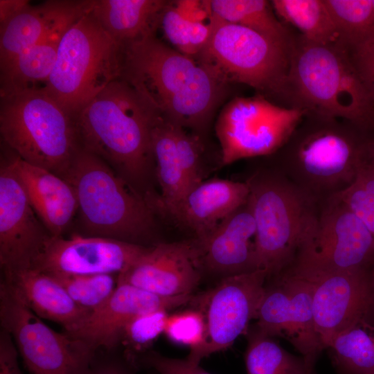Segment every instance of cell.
<instances>
[{
    "instance_id": "obj_35",
    "label": "cell",
    "mask_w": 374,
    "mask_h": 374,
    "mask_svg": "<svg viewBox=\"0 0 374 374\" xmlns=\"http://www.w3.org/2000/svg\"><path fill=\"white\" fill-rule=\"evenodd\" d=\"M374 236V164L366 156L353 182L335 195Z\"/></svg>"
},
{
    "instance_id": "obj_27",
    "label": "cell",
    "mask_w": 374,
    "mask_h": 374,
    "mask_svg": "<svg viewBox=\"0 0 374 374\" xmlns=\"http://www.w3.org/2000/svg\"><path fill=\"white\" fill-rule=\"evenodd\" d=\"M276 276L283 280L290 295L292 314V337L290 342L303 357L316 362L323 348L314 328L312 283L305 277L288 269Z\"/></svg>"
},
{
    "instance_id": "obj_13",
    "label": "cell",
    "mask_w": 374,
    "mask_h": 374,
    "mask_svg": "<svg viewBox=\"0 0 374 374\" xmlns=\"http://www.w3.org/2000/svg\"><path fill=\"white\" fill-rule=\"evenodd\" d=\"M267 273L262 269L225 276L214 288L189 303L204 315L206 326L204 345L187 359L199 364L209 355L229 347L255 319Z\"/></svg>"
},
{
    "instance_id": "obj_38",
    "label": "cell",
    "mask_w": 374,
    "mask_h": 374,
    "mask_svg": "<svg viewBox=\"0 0 374 374\" xmlns=\"http://www.w3.org/2000/svg\"><path fill=\"white\" fill-rule=\"evenodd\" d=\"M167 312L161 310L137 317L127 326L123 338L136 348L148 346L164 332L169 316Z\"/></svg>"
},
{
    "instance_id": "obj_1",
    "label": "cell",
    "mask_w": 374,
    "mask_h": 374,
    "mask_svg": "<svg viewBox=\"0 0 374 374\" xmlns=\"http://www.w3.org/2000/svg\"><path fill=\"white\" fill-rule=\"evenodd\" d=\"M121 78L159 114L202 138L229 86L156 34L123 46Z\"/></svg>"
},
{
    "instance_id": "obj_46",
    "label": "cell",
    "mask_w": 374,
    "mask_h": 374,
    "mask_svg": "<svg viewBox=\"0 0 374 374\" xmlns=\"http://www.w3.org/2000/svg\"><path fill=\"white\" fill-rule=\"evenodd\" d=\"M30 6L27 0H0V26Z\"/></svg>"
},
{
    "instance_id": "obj_37",
    "label": "cell",
    "mask_w": 374,
    "mask_h": 374,
    "mask_svg": "<svg viewBox=\"0 0 374 374\" xmlns=\"http://www.w3.org/2000/svg\"><path fill=\"white\" fill-rule=\"evenodd\" d=\"M164 333L172 342L187 346L189 354L198 351L205 344L206 326L203 314L192 309L169 315Z\"/></svg>"
},
{
    "instance_id": "obj_10",
    "label": "cell",
    "mask_w": 374,
    "mask_h": 374,
    "mask_svg": "<svg viewBox=\"0 0 374 374\" xmlns=\"http://www.w3.org/2000/svg\"><path fill=\"white\" fill-rule=\"evenodd\" d=\"M0 323L31 373H89L96 351L83 341L48 327L2 281Z\"/></svg>"
},
{
    "instance_id": "obj_29",
    "label": "cell",
    "mask_w": 374,
    "mask_h": 374,
    "mask_svg": "<svg viewBox=\"0 0 374 374\" xmlns=\"http://www.w3.org/2000/svg\"><path fill=\"white\" fill-rule=\"evenodd\" d=\"M326 349L338 374H374V323L363 317L337 335Z\"/></svg>"
},
{
    "instance_id": "obj_22",
    "label": "cell",
    "mask_w": 374,
    "mask_h": 374,
    "mask_svg": "<svg viewBox=\"0 0 374 374\" xmlns=\"http://www.w3.org/2000/svg\"><path fill=\"white\" fill-rule=\"evenodd\" d=\"M92 2L47 1L37 6L30 5L0 26V69L57 26L81 17Z\"/></svg>"
},
{
    "instance_id": "obj_8",
    "label": "cell",
    "mask_w": 374,
    "mask_h": 374,
    "mask_svg": "<svg viewBox=\"0 0 374 374\" xmlns=\"http://www.w3.org/2000/svg\"><path fill=\"white\" fill-rule=\"evenodd\" d=\"M123 46L101 26L91 8L64 33L42 89L73 116L121 78Z\"/></svg>"
},
{
    "instance_id": "obj_2",
    "label": "cell",
    "mask_w": 374,
    "mask_h": 374,
    "mask_svg": "<svg viewBox=\"0 0 374 374\" xmlns=\"http://www.w3.org/2000/svg\"><path fill=\"white\" fill-rule=\"evenodd\" d=\"M159 113L121 78L109 83L73 116L81 148L107 162L150 205L155 165L152 130Z\"/></svg>"
},
{
    "instance_id": "obj_16",
    "label": "cell",
    "mask_w": 374,
    "mask_h": 374,
    "mask_svg": "<svg viewBox=\"0 0 374 374\" xmlns=\"http://www.w3.org/2000/svg\"><path fill=\"white\" fill-rule=\"evenodd\" d=\"M292 271L312 285L314 328L323 350L339 333L362 319L368 305L367 271Z\"/></svg>"
},
{
    "instance_id": "obj_24",
    "label": "cell",
    "mask_w": 374,
    "mask_h": 374,
    "mask_svg": "<svg viewBox=\"0 0 374 374\" xmlns=\"http://www.w3.org/2000/svg\"><path fill=\"white\" fill-rule=\"evenodd\" d=\"M166 0H93L91 11L101 26L123 46L156 34Z\"/></svg>"
},
{
    "instance_id": "obj_23",
    "label": "cell",
    "mask_w": 374,
    "mask_h": 374,
    "mask_svg": "<svg viewBox=\"0 0 374 374\" xmlns=\"http://www.w3.org/2000/svg\"><path fill=\"white\" fill-rule=\"evenodd\" d=\"M35 314L75 330L90 312L78 306L51 276L28 268L3 272L2 280Z\"/></svg>"
},
{
    "instance_id": "obj_25",
    "label": "cell",
    "mask_w": 374,
    "mask_h": 374,
    "mask_svg": "<svg viewBox=\"0 0 374 374\" xmlns=\"http://www.w3.org/2000/svg\"><path fill=\"white\" fill-rule=\"evenodd\" d=\"M77 19L66 21L47 33L39 42L17 56L1 71V96L47 83L54 67L61 38Z\"/></svg>"
},
{
    "instance_id": "obj_6",
    "label": "cell",
    "mask_w": 374,
    "mask_h": 374,
    "mask_svg": "<svg viewBox=\"0 0 374 374\" xmlns=\"http://www.w3.org/2000/svg\"><path fill=\"white\" fill-rule=\"evenodd\" d=\"M244 181L256 224L258 267L269 278L294 260L315 224L320 202L266 161Z\"/></svg>"
},
{
    "instance_id": "obj_17",
    "label": "cell",
    "mask_w": 374,
    "mask_h": 374,
    "mask_svg": "<svg viewBox=\"0 0 374 374\" xmlns=\"http://www.w3.org/2000/svg\"><path fill=\"white\" fill-rule=\"evenodd\" d=\"M202 271L197 240L159 242L120 273L118 283H128L158 296L174 297L192 294Z\"/></svg>"
},
{
    "instance_id": "obj_19",
    "label": "cell",
    "mask_w": 374,
    "mask_h": 374,
    "mask_svg": "<svg viewBox=\"0 0 374 374\" xmlns=\"http://www.w3.org/2000/svg\"><path fill=\"white\" fill-rule=\"evenodd\" d=\"M255 237L256 224L247 199L208 237L197 240L203 270L229 276L260 269Z\"/></svg>"
},
{
    "instance_id": "obj_32",
    "label": "cell",
    "mask_w": 374,
    "mask_h": 374,
    "mask_svg": "<svg viewBox=\"0 0 374 374\" xmlns=\"http://www.w3.org/2000/svg\"><path fill=\"white\" fill-rule=\"evenodd\" d=\"M339 42L350 46L374 35L373 0H324Z\"/></svg>"
},
{
    "instance_id": "obj_36",
    "label": "cell",
    "mask_w": 374,
    "mask_h": 374,
    "mask_svg": "<svg viewBox=\"0 0 374 374\" xmlns=\"http://www.w3.org/2000/svg\"><path fill=\"white\" fill-rule=\"evenodd\" d=\"M177 152L184 174L186 193L205 181L208 173L203 138L174 123Z\"/></svg>"
},
{
    "instance_id": "obj_3",
    "label": "cell",
    "mask_w": 374,
    "mask_h": 374,
    "mask_svg": "<svg viewBox=\"0 0 374 374\" xmlns=\"http://www.w3.org/2000/svg\"><path fill=\"white\" fill-rule=\"evenodd\" d=\"M282 105L347 121L374 134V106L347 50L292 33Z\"/></svg>"
},
{
    "instance_id": "obj_4",
    "label": "cell",
    "mask_w": 374,
    "mask_h": 374,
    "mask_svg": "<svg viewBox=\"0 0 374 374\" xmlns=\"http://www.w3.org/2000/svg\"><path fill=\"white\" fill-rule=\"evenodd\" d=\"M369 135L347 121L306 112L283 146L263 158L321 202L353 182Z\"/></svg>"
},
{
    "instance_id": "obj_44",
    "label": "cell",
    "mask_w": 374,
    "mask_h": 374,
    "mask_svg": "<svg viewBox=\"0 0 374 374\" xmlns=\"http://www.w3.org/2000/svg\"><path fill=\"white\" fill-rule=\"evenodd\" d=\"M88 374H136L121 359L106 355L97 357L96 355Z\"/></svg>"
},
{
    "instance_id": "obj_15",
    "label": "cell",
    "mask_w": 374,
    "mask_h": 374,
    "mask_svg": "<svg viewBox=\"0 0 374 374\" xmlns=\"http://www.w3.org/2000/svg\"><path fill=\"white\" fill-rule=\"evenodd\" d=\"M150 247L77 233L51 237L31 268L46 274L118 275Z\"/></svg>"
},
{
    "instance_id": "obj_18",
    "label": "cell",
    "mask_w": 374,
    "mask_h": 374,
    "mask_svg": "<svg viewBox=\"0 0 374 374\" xmlns=\"http://www.w3.org/2000/svg\"><path fill=\"white\" fill-rule=\"evenodd\" d=\"M193 297V294L163 297L128 283H118L103 305L91 312L75 330L66 334L83 341L96 351L100 348L110 350L137 317L157 310L168 311L189 303Z\"/></svg>"
},
{
    "instance_id": "obj_49",
    "label": "cell",
    "mask_w": 374,
    "mask_h": 374,
    "mask_svg": "<svg viewBox=\"0 0 374 374\" xmlns=\"http://www.w3.org/2000/svg\"><path fill=\"white\" fill-rule=\"evenodd\" d=\"M308 374H315L314 368H312Z\"/></svg>"
},
{
    "instance_id": "obj_43",
    "label": "cell",
    "mask_w": 374,
    "mask_h": 374,
    "mask_svg": "<svg viewBox=\"0 0 374 374\" xmlns=\"http://www.w3.org/2000/svg\"><path fill=\"white\" fill-rule=\"evenodd\" d=\"M172 5L179 15L190 22H204L211 15L208 0H179L173 1Z\"/></svg>"
},
{
    "instance_id": "obj_33",
    "label": "cell",
    "mask_w": 374,
    "mask_h": 374,
    "mask_svg": "<svg viewBox=\"0 0 374 374\" xmlns=\"http://www.w3.org/2000/svg\"><path fill=\"white\" fill-rule=\"evenodd\" d=\"M272 278V283L265 287L256 310L255 325L271 337H282L290 341L292 314L289 292L280 277Z\"/></svg>"
},
{
    "instance_id": "obj_11",
    "label": "cell",
    "mask_w": 374,
    "mask_h": 374,
    "mask_svg": "<svg viewBox=\"0 0 374 374\" xmlns=\"http://www.w3.org/2000/svg\"><path fill=\"white\" fill-rule=\"evenodd\" d=\"M306 112L278 105L259 94L232 99L222 108L215 124L222 164L274 154Z\"/></svg>"
},
{
    "instance_id": "obj_41",
    "label": "cell",
    "mask_w": 374,
    "mask_h": 374,
    "mask_svg": "<svg viewBox=\"0 0 374 374\" xmlns=\"http://www.w3.org/2000/svg\"><path fill=\"white\" fill-rule=\"evenodd\" d=\"M144 363L159 374H211L199 364L186 359H174L151 352L143 359Z\"/></svg>"
},
{
    "instance_id": "obj_47",
    "label": "cell",
    "mask_w": 374,
    "mask_h": 374,
    "mask_svg": "<svg viewBox=\"0 0 374 374\" xmlns=\"http://www.w3.org/2000/svg\"><path fill=\"white\" fill-rule=\"evenodd\" d=\"M367 285L368 305L364 318L374 323V263L367 271Z\"/></svg>"
},
{
    "instance_id": "obj_40",
    "label": "cell",
    "mask_w": 374,
    "mask_h": 374,
    "mask_svg": "<svg viewBox=\"0 0 374 374\" xmlns=\"http://www.w3.org/2000/svg\"><path fill=\"white\" fill-rule=\"evenodd\" d=\"M344 46L356 67L374 106V35L357 44Z\"/></svg>"
},
{
    "instance_id": "obj_42",
    "label": "cell",
    "mask_w": 374,
    "mask_h": 374,
    "mask_svg": "<svg viewBox=\"0 0 374 374\" xmlns=\"http://www.w3.org/2000/svg\"><path fill=\"white\" fill-rule=\"evenodd\" d=\"M18 351L10 335L0 332V374H22L18 364Z\"/></svg>"
},
{
    "instance_id": "obj_26",
    "label": "cell",
    "mask_w": 374,
    "mask_h": 374,
    "mask_svg": "<svg viewBox=\"0 0 374 374\" xmlns=\"http://www.w3.org/2000/svg\"><path fill=\"white\" fill-rule=\"evenodd\" d=\"M152 150L155 178L161 191L157 214L173 219L186 188L177 152L174 123L159 114L152 130Z\"/></svg>"
},
{
    "instance_id": "obj_28",
    "label": "cell",
    "mask_w": 374,
    "mask_h": 374,
    "mask_svg": "<svg viewBox=\"0 0 374 374\" xmlns=\"http://www.w3.org/2000/svg\"><path fill=\"white\" fill-rule=\"evenodd\" d=\"M211 14L226 22L253 30L282 44L289 45L292 31L279 21L271 1L265 0H210Z\"/></svg>"
},
{
    "instance_id": "obj_12",
    "label": "cell",
    "mask_w": 374,
    "mask_h": 374,
    "mask_svg": "<svg viewBox=\"0 0 374 374\" xmlns=\"http://www.w3.org/2000/svg\"><path fill=\"white\" fill-rule=\"evenodd\" d=\"M374 263V236L335 195L319 203L315 224L289 266L312 271H368Z\"/></svg>"
},
{
    "instance_id": "obj_14",
    "label": "cell",
    "mask_w": 374,
    "mask_h": 374,
    "mask_svg": "<svg viewBox=\"0 0 374 374\" xmlns=\"http://www.w3.org/2000/svg\"><path fill=\"white\" fill-rule=\"evenodd\" d=\"M52 237L32 208L10 160L0 168V265L2 272L31 268Z\"/></svg>"
},
{
    "instance_id": "obj_21",
    "label": "cell",
    "mask_w": 374,
    "mask_h": 374,
    "mask_svg": "<svg viewBox=\"0 0 374 374\" xmlns=\"http://www.w3.org/2000/svg\"><path fill=\"white\" fill-rule=\"evenodd\" d=\"M249 189L245 181L213 178L186 193L173 220L202 241L230 214L245 203Z\"/></svg>"
},
{
    "instance_id": "obj_39",
    "label": "cell",
    "mask_w": 374,
    "mask_h": 374,
    "mask_svg": "<svg viewBox=\"0 0 374 374\" xmlns=\"http://www.w3.org/2000/svg\"><path fill=\"white\" fill-rule=\"evenodd\" d=\"M169 1L160 21L165 37L179 52L194 57L195 53L189 39L190 21L184 19Z\"/></svg>"
},
{
    "instance_id": "obj_20",
    "label": "cell",
    "mask_w": 374,
    "mask_h": 374,
    "mask_svg": "<svg viewBox=\"0 0 374 374\" xmlns=\"http://www.w3.org/2000/svg\"><path fill=\"white\" fill-rule=\"evenodd\" d=\"M10 160L35 214L52 237H60L78 211L73 186L62 177L16 154Z\"/></svg>"
},
{
    "instance_id": "obj_5",
    "label": "cell",
    "mask_w": 374,
    "mask_h": 374,
    "mask_svg": "<svg viewBox=\"0 0 374 374\" xmlns=\"http://www.w3.org/2000/svg\"><path fill=\"white\" fill-rule=\"evenodd\" d=\"M65 180L77 195L81 234L156 244L157 213L103 159L81 148Z\"/></svg>"
},
{
    "instance_id": "obj_30",
    "label": "cell",
    "mask_w": 374,
    "mask_h": 374,
    "mask_svg": "<svg viewBox=\"0 0 374 374\" xmlns=\"http://www.w3.org/2000/svg\"><path fill=\"white\" fill-rule=\"evenodd\" d=\"M244 361L247 374H308L315 362L297 357L256 325L247 331Z\"/></svg>"
},
{
    "instance_id": "obj_7",
    "label": "cell",
    "mask_w": 374,
    "mask_h": 374,
    "mask_svg": "<svg viewBox=\"0 0 374 374\" xmlns=\"http://www.w3.org/2000/svg\"><path fill=\"white\" fill-rule=\"evenodd\" d=\"M0 133L19 158L64 179L82 148L73 116L42 89L1 96Z\"/></svg>"
},
{
    "instance_id": "obj_34",
    "label": "cell",
    "mask_w": 374,
    "mask_h": 374,
    "mask_svg": "<svg viewBox=\"0 0 374 374\" xmlns=\"http://www.w3.org/2000/svg\"><path fill=\"white\" fill-rule=\"evenodd\" d=\"M47 274L64 287L78 306L90 312L103 305L118 285V274Z\"/></svg>"
},
{
    "instance_id": "obj_31",
    "label": "cell",
    "mask_w": 374,
    "mask_h": 374,
    "mask_svg": "<svg viewBox=\"0 0 374 374\" xmlns=\"http://www.w3.org/2000/svg\"><path fill=\"white\" fill-rule=\"evenodd\" d=\"M271 4L277 15L305 38L323 44L339 42L324 0H273Z\"/></svg>"
},
{
    "instance_id": "obj_48",
    "label": "cell",
    "mask_w": 374,
    "mask_h": 374,
    "mask_svg": "<svg viewBox=\"0 0 374 374\" xmlns=\"http://www.w3.org/2000/svg\"><path fill=\"white\" fill-rule=\"evenodd\" d=\"M366 158L374 164V134L369 135L366 143Z\"/></svg>"
},
{
    "instance_id": "obj_9",
    "label": "cell",
    "mask_w": 374,
    "mask_h": 374,
    "mask_svg": "<svg viewBox=\"0 0 374 374\" xmlns=\"http://www.w3.org/2000/svg\"><path fill=\"white\" fill-rule=\"evenodd\" d=\"M208 42L195 57L229 84L239 82L281 105L289 65V45L222 20L211 14Z\"/></svg>"
},
{
    "instance_id": "obj_45",
    "label": "cell",
    "mask_w": 374,
    "mask_h": 374,
    "mask_svg": "<svg viewBox=\"0 0 374 374\" xmlns=\"http://www.w3.org/2000/svg\"><path fill=\"white\" fill-rule=\"evenodd\" d=\"M211 34L210 23L190 22L189 39L194 51V57L206 46ZM193 57V58H194Z\"/></svg>"
}]
</instances>
